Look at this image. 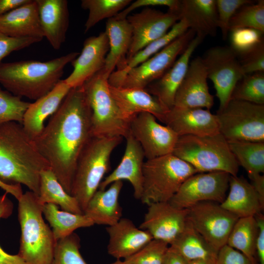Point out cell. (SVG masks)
I'll return each mask as SVG.
<instances>
[{
    "label": "cell",
    "mask_w": 264,
    "mask_h": 264,
    "mask_svg": "<svg viewBox=\"0 0 264 264\" xmlns=\"http://www.w3.org/2000/svg\"><path fill=\"white\" fill-rule=\"evenodd\" d=\"M110 92L123 119L129 123L142 112H148L164 123L169 110L145 89L114 87L109 85Z\"/></svg>",
    "instance_id": "cell-21"
},
{
    "label": "cell",
    "mask_w": 264,
    "mask_h": 264,
    "mask_svg": "<svg viewBox=\"0 0 264 264\" xmlns=\"http://www.w3.org/2000/svg\"><path fill=\"white\" fill-rule=\"evenodd\" d=\"M241 28H253L264 33V0H259L241 7L231 18L229 32Z\"/></svg>",
    "instance_id": "cell-38"
},
{
    "label": "cell",
    "mask_w": 264,
    "mask_h": 264,
    "mask_svg": "<svg viewBox=\"0 0 264 264\" xmlns=\"http://www.w3.org/2000/svg\"><path fill=\"white\" fill-rule=\"evenodd\" d=\"M229 148L239 166L248 176L264 172V142L244 141H228Z\"/></svg>",
    "instance_id": "cell-35"
},
{
    "label": "cell",
    "mask_w": 264,
    "mask_h": 264,
    "mask_svg": "<svg viewBox=\"0 0 264 264\" xmlns=\"http://www.w3.org/2000/svg\"><path fill=\"white\" fill-rule=\"evenodd\" d=\"M130 132L141 146L147 160L172 154L178 138L174 131L158 123L148 112L139 113L131 120Z\"/></svg>",
    "instance_id": "cell-13"
},
{
    "label": "cell",
    "mask_w": 264,
    "mask_h": 264,
    "mask_svg": "<svg viewBox=\"0 0 264 264\" xmlns=\"http://www.w3.org/2000/svg\"><path fill=\"white\" fill-rule=\"evenodd\" d=\"M79 54L72 52L45 62L24 60L0 63V84L13 95L34 101L61 81L65 66Z\"/></svg>",
    "instance_id": "cell-2"
},
{
    "label": "cell",
    "mask_w": 264,
    "mask_h": 264,
    "mask_svg": "<svg viewBox=\"0 0 264 264\" xmlns=\"http://www.w3.org/2000/svg\"><path fill=\"white\" fill-rule=\"evenodd\" d=\"M169 244L153 239L143 248L124 259L128 264H162Z\"/></svg>",
    "instance_id": "cell-42"
},
{
    "label": "cell",
    "mask_w": 264,
    "mask_h": 264,
    "mask_svg": "<svg viewBox=\"0 0 264 264\" xmlns=\"http://www.w3.org/2000/svg\"><path fill=\"white\" fill-rule=\"evenodd\" d=\"M30 104L3 90L0 86V127L10 122L22 124L24 114Z\"/></svg>",
    "instance_id": "cell-39"
},
{
    "label": "cell",
    "mask_w": 264,
    "mask_h": 264,
    "mask_svg": "<svg viewBox=\"0 0 264 264\" xmlns=\"http://www.w3.org/2000/svg\"><path fill=\"white\" fill-rule=\"evenodd\" d=\"M251 180V184L256 191L262 198L264 200V176L258 174L248 176Z\"/></svg>",
    "instance_id": "cell-51"
},
{
    "label": "cell",
    "mask_w": 264,
    "mask_h": 264,
    "mask_svg": "<svg viewBox=\"0 0 264 264\" xmlns=\"http://www.w3.org/2000/svg\"><path fill=\"white\" fill-rule=\"evenodd\" d=\"M12 204L8 198L6 193L0 196V219L6 218L9 216L12 212Z\"/></svg>",
    "instance_id": "cell-53"
},
{
    "label": "cell",
    "mask_w": 264,
    "mask_h": 264,
    "mask_svg": "<svg viewBox=\"0 0 264 264\" xmlns=\"http://www.w3.org/2000/svg\"><path fill=\"white\" fill-rule=\"evenodd\" d=\"M132 2L131 0H82L81 7L88 11L85 33L101 21L114 17Z\"/></svg>",
    "instance_id": "cell-36"
},
{
    "label": "cell",
    "mask_w": 264,
    "mask_h": 264,
    "mask_svg": "<svg viewBox=\"0 0 264 264\" xmlns=\"http://www.w3.org/2000/svg\"><path fill=\"white\" fill-rule=\"evenodd\" d=\"M187 262L169 246L164 256L162 264H187Z\"/></svg>",
    "instance_id": "cell-49"
},
{
    "label": "cell",
    "mask_w": 264,
    "mask_h": 264,
    "mask_svg": "<svg viewBox=\"0 0 264 264\" xmlns=\"http://www.w3.org/2000/svg\"><path fill=\"white\" fill-rule=\"evenodd\" d=\"M216 264H255L241 252L225 245L218 251Z\"/></svg>",
    "instance_id": "cell-47"
},
{
    "label": "cell",
    "mask_w": 264,
    "mask_h": 264,
    "mask_svg": "<svg viewBox=\"0 0 264 264\" xmlns=\"http://www.w3.org/2000/svg\"><path fill=\"white\" fill-rule=\"evenodd\" d=\"M126 139V149L120 163L101 182L98 189L105 190L114 182L126 180L133 187L135 198L140 199L143 192V166L145 156L141 146L130 132Z\"/></svg>",
    "instance_id": "cell-20"
},
{
    "label": "cell",
    "mask_w": 264,
    "mask_h": 264,
    "mask_svg": "<svg viewBox=\"0 0 264 264\" xmlns=\"http://www.w3.org/2000/svg\"><path fill=\"white\" fill-rule=\"evenodd\" d=\"M71 88L61 80L49 92L30 104L22 124L33 140L42 132L46 119L58 110Z\"/></svg>",
    "instance_id": "cell-23"
},
{
    "label": "cell",
    "mask_w": 264,
    "mask_h": 264,
    "mask_svg": "<svg viewBox=\"0 0 264 264\" xmlns=\"http://www.w3.org/2000/svg\"><path fill=\"white\" fill-rule=\"evenodd\" d=\"M176 13L196 36L203 39L216 36L218 27L216 0H180Z\"/></svg>",
    "instance_id": "cell-24"
},
{
    "label": "cell",
    "mask_w": 264,
    "mask_h": 264,
    "mask_svg": "<svg viewBox=\"0 0 264 264\" xmlns=\"http://www.w3.org/2000/svg\"><path fill=\"white\" fill-rule=\"evenodd\" d=\"M169 246L187 262L203 260L216 263L218 253L188 220L185 228Z\"/></svg>",
    "instance_id": "cell-30"
},
{
    "label": "cell",
    "mask_w": 264,
    "mask_h": 264,
    "mask_svg": "<svg viewBox=\"0 0 264 264\" xmlns=\"http://www.w3.org/2000/svg\"><path fill=\"white\" fill-rule=\"evenodd\" d=\"M105 31L109 39L110 48L102 70L109 78L115 67L116 71L118 72L125 68L132 32L126 19H117L114 17L108 19Z\"/></svg>",
    "instance_id": "cell-27"
},
{
    "label": "cell",
    "mask_w": 264,
    "mask_h": 264,
    "mask_svg": "<svg viewBox=\"0 0 264 264\" xmlns=\"http://www.w3.org/2000/svg\"><path fill=\"white\" fill-rule=\"evenodd\" d=\"M203 40L196 36L167 71L145 88L167 110L174 107L176 92L186 73L192 55Z\"/></svg>",
    "instance_id": "cell-19"
},
{
    "label": "cell",
    "mask_w": 264,
    "mask_h": 264,
    "mask_svg": "<svg viewBox=\"0 0 264 264\" xmlns=\"http://www.w3.org/2000/svg\"><path fill=\"white\" fill-rule=\"evenodd\" d=\"M42 40L41 39L32 37H10L0 32V63L13 51L22 49Z\"/></svg>",
    "instance_id": "cell-45"
},
{
    "label": "cell",
    "mask_w": 264,
    "mask_h": 264,
    "mask_svg": "<svg viewBox=\"0 0 264 264\" xmlns=\"http://www.w3.org/2000/svg\"><path fill=\"white\" fill-rule=\"evenodd\" d=\"M0 264H27L18 255H11L0 248Z\"/></svg>",
    "instance_id": "cell-50"
},
{
    "label": "cell",
    "mask_w": 264,
    "mask_h": 264,
    "mask_svg": "<svg viewBox=\"0 0 264 264\" xmlns=\"http://www.w3.org/2000/svg\"><path fill=\"white\" fill-rule=\"evenodd\" d=\"M91 116L83 86L72 88L34 140L40 153L70 195L78 159L92 136Z\"/></svg>",
    "instance_id": "cell-1"
},
{
    "label": "cell",
    "mask_w": 264,
    "mask_h": 264,
    "mask_svg": "<svg viewBox=\"0 0 264 264\" xmlns=\"http://www.w3.org/2000/svg\"><path fill=\"white\" fill-rule=\"evenodd\" d=\"M110 264H128L126 261H121L120 259H117L116 261Z\"/></svg>",
    "instance_id": "cell-55"
},
{
    "label": "cell",
    "mask_w": 264,
    "mask_h": 264,
    "mask_svg": "<svg viewBox=\"0 0 264 264\" xmlns=\"http://www.w3.org/2000/svg\"><path fill=\"white\" fill-rule=\"evenodd\" d=\"M201 57L208 78L216 90L219 109H221L230 101L235 87L244 75L238 55L230 46H215L207 49Z\"/></svg>",
    "instance_id": "cell-9"
},
{
    "label": "cell",
    "mask_w": 264,
    "mask_h": 264,
    "mask_svg": "<svg viewBox=\"0 0 264 264\" xmlns=\"http://www.w3.org/2000/svg\"><path fill=\"white\" fill-rule=\"evenodd\" d=\"M198 173L173 154L147 159L143 166V192L140 200L147 205L169 201L182 183Z\"/></svg>",
    "instance_id": "cell-6"
},
{
    "label": "cell",
    "mask_w": 264,
    "mask_h": 264,
    "mask_svg": "<svg viewBox=\"0 0 264 264\" xmlns=\"http://www.w3.org/2000/svg\"><path fill=\"white\" fill-rule=\"evenodd\" d=\"M179 2L180 0H137L132 2L114 18L117 19H126L129 14L134 9L148 6H167L169 8V11L176 13L178 8Z\"/></svg>",
    "instance_id": "cell-46"
},
{
    "label": "cell",
    "mask_w": 264,
    "mask_h": 264,
    "mask_svg": "<svg viewBox=\"0 0 264 264\" xmlns=\"http://www.w3.org/2000/svg\"><path fill=\"white\" fill-rule=\"evenodd\" d=\"M18 201L21 231L18 254L27 264H51L56 242L44 220L43 205L31 191L23 193Z\"/></svg>",
    "instance_id": "cell-3"
},
{
    "label": "cell",
    "mask_w": 264,
    "mask_h": 264,
    "mask_svg": "<svg viewBox=\"0 0 264 264\" xmlns=\"http://www.w3.org/2000/svg\"><path fill=\"white\" fill-rule=\"evenodd\" d=\"M230 32L229 46L238 56L252 49L264 42V33L255 29L241 28Z\"/></svg>",
    "instance_id": "cell-41"
},
{
    "label": "cell",
    "mask_w": 264,
    "mask_h": 264,
    "mask_svg": "<svg viewBox=\"0 0 264 264\" xmlns=\"http://www.w3.org/2000/svg\"><path fill=\"white\" fill-rule=\"evenodd\" d=\"M44 33L50 44L59 49L66 39L69 23L66 0H36Z\"/></svg>",
    "instance_id": "cell-25"
},
{
    "label": "cell",
    "mask_w": 264,
    "mask_h": 264,
    "mask_svg": "<svg viewBox=\"0 0 264 264\" xmlns=\"http://www.w3.org/2000/svg\"><path fill=\"white\" fill-rule=\"evenodd\" d=\"M188 28L183 20H179L165 35L148 44L127 61L125 68L121 71H113L110 76V86L120 87L128 72L142 63L180 36Z\"/></svg>",
    "instance_id": "cell-32"
},
{
    "label": "cell",
    "mask_w": 264,
    "mask_h": 264,
    "mask_svg": "<svg viewBox=\"0 0 264 264\" xmlns=\"http://www.w3.org/2000/svg\"><path fill=\"white\" fill-rule=\"evenodd\" d=\"M164 124L178 136H203L219 133L215 114L202 108L173 107L167 113Z\"/></svg>",
    "instance_id": "cell-18"
},
{
    "label": "cell",
    "mask_w": 264,
    "mask_h": 264,
    "mask_svg": "<svg viewBox=\"0 0 264 264\" xmlns=\"http://www.w3.org/2000/svg\"><path fill=\"white\" fill-rule=\"evenodd\" d=\"M123 137L92 136L78 159L71 195L78 201L83 212L109 170L113 150Z\"/></svg>",
    "instance_id": "cell-4"
},
{
    "label": "cell",
    "mask_w": 264,
    "mask_h": 264,
    "mask_svg": "<svg viewBox=\"0 0 264 264\" xmlns=\"http://www.w3.org/2000/svg\"><path fill=\"white\" fill-rule=\"evenodd\" d=\"M126 19L132 32L126 64L138 51L165 35L179 21L178 16L174 12L168 10L164 13L151 8L129 15Z\"/></svg>",
    "instance_id": "cell-14"
},
{
    "label": "cell",
    "mask_w": 264,
    "mask_h": 264,
    "mask_svg": "<svg viewBox=\"0 0 264 264\" xmlns=\"http://www.w3.org/2000/svg\"><path fill=\"white\" fill-rule=\"evenodd\" d=\"M238 57L244 75L264 72V42Z\"/></svg>",
    "instance_id": "cell-44"
},
{
    "label": "cell",
    "mask_w": 264,
    "mask_h": 264,
    "mask_svg": "<svg viewBox=\"0 0 264 264\" xmlns=\"http://www.w3.org/2000/svg\"><path fill=\"white\" fill-rule=\"evenodd\" d=\"M0 32L13 38L43 39L44 33L36 0H30L0 16Z\"/></svg>",
    "instance_id": "cell-28"
},
{
    "label": "cell",
    "mask_w": 264,
    "mask_h": 264,
    "mask_svg": "<svg viewBox=\"0 0 264 264\" xmlns=\"http://www.w3.org/2000/svg\"><path fill=\"white\" fill-rule=\"evenodd\" d=\"M109 236L108 254L117 259H124L137 252L153 238L147 231L137 227L129 219L121 218L106 227Z\"/></svg>",
    "instance_id": "cell-22"
},
{
    "label": "cell",
    "mask_w": 264,
    "mask_h": 264,
    "mask_svg": "<svg viewBox=\"0 0 264 264\" xmlns=\"http://www.w3.org/2000/svg\"><path fill=\"white\" fill-rule=\"evenodd\" d=\"M215 116L227 141L264 142V105L231 99Z\"/></svg>",
    "instance_id": "cell-8"
},
{
    "label": "cell",
    "mask_w": 264,
    "mask_h": 264,
    "mask_svg": "<svg viewBox=\"0 0 264 264\" xmlns=\"http://www.w3.org/2000/svg\"><path fill=\"white\" fill-rule=\"evenodd\" d=\"M218 27L220 30L222 39L227 38L229 31L230 21L242 6L252 3L251 0H216Z\"/></svg>",
    "instance_id": "cell-43"
},
{
    "label": "cell",
    "mask_w": 264,
    "mask_h": 264,
    "mask_svg": "<svg viewBox=\"0 0 264 264\" xmlns=\"http://www.w3.org/2000/svg\"><path fill=\"white\" fill-rule=\"evenodd\" d=\"M187 264H216V263H213L203 260H196L188 262Z\"/></svg>",
    "instance_id": "cell-54"
},
{
    "label": "cell",
    "mask_w": 264,
    "mask_h": 264,
    "mask_svg": "<svg viewBox=\"0 0 264 264\" xmlns=\"http://www.w3.org/2000/svg\"><path fill=\"white\" fill-rule=\"evenodd\" d=\"M147 211L139 228L148 231L153 239L169 245L182 232L187 222V209L177 208L170 202L148 205Z\"/></svg>",
    "instance_id": "cell-15"
},
{
    "label": "cell",
    "mask_w": 264,
    "mask_h": 264,
    "mask_svg": "<svg viewBox=\"0 0 264 264\" xmlns=\"http://www.w3.org/2000/svg\"><path fill=\"white\" fill-rule=\"evenodd\" d=\"M40 202L54 204L62 210L74 214L84 212L75 197L68 194L61 184L50 167L40 173V191L38 196Z\"/></svg>",
    "instance_id": "cell-31"
},
{
    "label": "cell",
    "mask_w": 264,
    "mask_h": 264,
    "mask_svg": "<svg viewBox=\"0 0 264 264\" xmlns=\"http://www.w3.org/2000/svg\"><path fill=\"white\" fill-rule=\"evenodd\" d=\"M0 188L4 190L6 193L10 194L13 196L18 200L23 194L22 186L20 184H7L0 180Z\"/></svg>",
    "instance_id": "cell-52"
},
{
    "label": "cell",
    "mask_w": 264,
    "mask_h": 264,
    "mask_svg": "<svg viewBox=\"0 0 264 264\" xmlns=\"http://www.w3.org/2000/svg\"><path fill=\"white\" fill-rule=\"evenodd\" d=\"M30 0H0V17Z\"/></svg>",
    "instance_id": "cell-48"
},
{
    "label": "cell",
    "mask_w": 264,
    "mask_h": 264,
    "mask_svg": "<svg viewBox=\"0 0 264 264\" xmlns=\"http://www.w3.org/2000/svg\"><path fill=\"white\" fill-rule=\"evenodd\" d=\"M80 248V238L74 233L60 240L56 243L51 264H88Z\"/></svg>",
    "instance_id": "cell-40"
},
{
    "label": "cell",
    "mask_w": 264,
    "mask_h": 264,
    "mask_svg": "<svg viewBox=\"0 0 264 264\" xmlns=\"http://www.w3.org/2000/svg\"><path fill=\"white\" fill-rule=\"evenodd\" d=\"M258 232L255 217L239 218L229 235L226 245L241 252L255 264Z\"/></svg>",
    "instance_id": "cell-34"
},
{
    "label": "cell",
    "mask_w": 264,
    "mask_h": 264,
    "mask_svg": "<svg viewBox=\"0 0 264 264\" xmlns=\"http://www.w3.org/2000/svg\"><path fill=\"white\" fill-rule=\"evenodd\" d=\"M238 219L216 202H201L187 209V220L217 252L226 244Z\"/></svg>",
    "instance_id": "cell-10"
},
{
    "label": "cell",
    "mask_w": 264,
    "mask_h": 264,
    "mask_svg": "<svg viewBox=\"0 0 264 264\" xmlns=\"http://www.w3.org/2000/svg\"><path fill=\"white\" fill-rule=\"evenodd\" d=\"M172 154L198 173L221 171L237 176L239 170L228 141L220 132L203 136H178Z\"/></svg>",
    "instance_id": "cell-5"
},
{
    "label": "cell",
    "mask_w": 264,
    "mask_h": 264,
    "mask_svg": "<svg viewBox=\"0 0 264 264\" xmlns=\"http://www.w3.org/2000/svg\"><path fill=\"white\" fill-rule=\"evenodd\" d=\"M264 105V73L244 75L235 87L231 99Z\"/></svg>",
    "instance_id": "cell-37"
},
{
    "label": "cell",
    "mask_w": 264,
    "mask_h": 264,
    "mask_svg": "<svg viewBox=\"0 0 264 264\" xmlns=\"http://www.w3.org/2000/svg\"><path fill=\"white\" fill-rule=\"evenodd\" d=\"M122 181L113 182L107 189L98 190L88 202L84 214L94 224L108 226L117 223L121 218L122 209L118 198Z\"/></svg>",
    "instance_id": "cell-29"
},
{
    "label": "cell",
    "mask_w": 264,
    "mask_h": 264,
    "mask_svg": "<svg viewBox=\"0 0 264 264\" xmlns=\"http://www.w3.org/2000/svg\"><path fill=\"white\" fill-rule=\"evenodd\" d=\"M230 176L221 171L194 174L182 183L169 202L177 208L184 209L204 201L220 204L227 195Z\"/></svg>",
    "instance_id": "cell-12"
},
{
    "label": "cell",
    "mask_w": 264,
    "mask_h": 264,
    "mask_svg": "<svg viewBox=\"0 0 264 264\" xmlns=\"http://www.w3.org/2000/svg\"><path fill=\"white\" fill-rule=\"evenodd\" d=\"M229 192L221 206L239 218L255 217L264 210V200L242 176H230Z\"/></svg>",
    "instance_id": "cell-26"
},
{
    "label": "cell",
    "mask_w": 264,
    "mask_h": 264,
    "mask_svg": "<svg viewBox=\"0 0 264 264\" xmlns=\"http://www.w3.org/2000/svg\"><path fill=\"white\" fill-rule=\"evenodd\" d=\"M43 214L49 223L55 242L71 235L80 228L94 225L92 220L84 214H77L60 210L52 203L43 205Z\"/></svg>",
    "instance_id": "cell-33"
},
{
    "label": "cell",
    "mask_w": 264,
    "mask_h": 264,
    "mask_svg": "<svg viewBox=\"0 0 264 264\" xmlns=\"http://www.w3.org/2000/svg\"><path fill=\"white\" fill-rule=\"evenodd\" d=\"M108 79L102 69L82 85L91 110L92 135L126 138L130 123L123 119L111 95Z\"/></svg>",
    "instance_id": "cell-7"
},
{
    "label": "cell",
    "mask_w": 264,
    "mask_h": 264,
    "mask_svg": "<svg viewBox=\"0 0 264 264\" xmlns=\"http://www.w3.org/2000/svg\"><path fill=\"white\" fill-rule=\"evenodd\" d=\"M109 48L105 31L87 38L82 52L71 62L73 70L65 82L71 88L82 86L103 68Z\"/></svg>",
    "instance_id": "cell-17"
},
{
    "label": "cell",
    "mask_w": 264,
    "mask_h": 264,
    "mask_svg": "<svg viewBox=\"0 0 264 264\" xmlns=\"http://www.w3.org/2000/svg\"><path fill=\"white\" fill-rule=\"evenodd\" d=\"M195 36V33L188 29L155 54L130 70L120 87L145 89L167 71Z\"/></svg>",
    "instance_id": "cell-11"
},
{
    "label": "cell",
    "mask_w": 264,
    "mask_h": 264,
    "mask_svg": "<svg viewBox=\"0 0 264 264\" xmlns=\"http://www.w3.org/2000/svg\"><path fill=\"white\" fill-rule=\"evenodd\" d=\"M207 74L201 57L194 58L176 92L174 107L206 108L214 105V96L209 92Z\"/></svg>",
    "instance_id": "cell-16"
}]
</instances>
